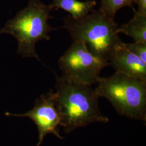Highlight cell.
<instances>
[{"instance_id": "7a4b0ae2", "label": "cell", "mask_w": 146, "mask_h": 146, "mask_svg": "<svg viewBox=\"0 0 146 146\" xmlns=\"http://www.w3.org/2000/svg\"><path fill=\"white\" fill-rule=\"evenodd\" d=\"M63 22L62 28L68 31L73 41L84 42L93 55L104 62L109 63L116 45L122 41L117 23L100 9L79 19L69 15Z\"/></svg>"}, {"instance_id": "30bf717a", "label": "cell", "mask_w": 146, "mask_h": 146, "mask_svg": "<svg viewBox=\"0 0 146 146\" xmlns=\"http://www.w3.org/2000/svg\"><path fill=\"white\" fill-rule=\"evenodd\" d=\"M134 1V0H102L100 10L108 19L114 20L116 12L122 8L129 7L135 12Z\"/></svg>"}, {"instance_id": "3957f363", "label": "cell", "mask_w": 146, "mask_h": 146, "mask_svg": "<svg viewBox=\"0 0 146 146\" xmlns=\"http://www.w3.org/2000/svg\"><path fill=\"white\" fill-rule=\"evenodd\" d=\"M49 5L39 0H30L28 5L15 17L7 21L0 30V34L12 35L18 43L17 53L25 58H36L40 61L35 50L36 43L40 40H50L48 34L57 29L50 26L48 21L54 17Z\"/></svg>"}, {"instance_id": "7c38bea8", "label": "cell", "mask_w": 146, "mask_h": 146, "mask_svg": "<svg viewBox=\"0 0 146 146\" xmlns=\"http://www.w3.org/2000/svg\"><path fill=\"white\" fill-rule=\"evenodd\" d=\"M134 3L138 5L137 11L134 13L139 15L146 17V0H134Z\"/></svg>"}, {"instance_id": "52a82bcc", "label": "cell", "mask_w": 146, "mask_h": 146, "mask_svg": "<svg viewBox=\"0 0 146 146\" xmlns=\"http://www.w3.org/2000/svg\"><path fill=\"white\" fill-rule=\"evenodd\" d=\"M109 63L115 72L146 81V63L129 51L122 41L116 45Z\"/></svg>"}, {"instance_id": "ba28073f", "label": "cell", "mask_w": 146, "mask_h": 146, "mask_svg": "<svg viewBox=\"0 0 146 146\" xmlns=\"http://www.w3.org/2000/svg\"><path fill=\"white\" fill-rule=\"evenodd\" d=\"M49 6L52 10L58 11L62 9L68 12L74 19H79L88 14L96 5L95 1L85 2L78 0H52Z\"/></svg>"}, {"instance_id": "8992f818", "label": "cell", "mask_w": 146, "mask_h": 146, "mask_svg": "<svg viewBox=\"0 0 146 146\" xmlns=\"http://www.w3.org/2000/svg\"><path fill=\"white\" fill-rule=\"evenodd\" d=\"M14 115L28 117L34 121L38 131L37 146L41 144L48 134H53L58 139H62L58 131V127L60 125V117L55 93H53L52 90L37 99L34 107L31 110L23 114Z\"/></svg>"}, {"instance_id": "5b68a950", "label": "cell", "mask_w": 146, "mask_h": 146, "mask_svg": "<svg viewBox=\"0 0 146 146\" xmlns=\"http://www.w3.org/2000/svg\"><path fill=\"white\" fill-rule=\"evenodd\" d=\"M58 63L62 76L90 86L98 84L101 70L110 66V63L104 62L93 55L81 41H73Z\"/></svg>"}, {"instance_id": "6da1fadb", "label": "cell", "mask_w": 146, "mask_h": 146, "mask_svg": "<svg viewBox=\"0 0 146 146\" xmlns=\"http://www.w3.org/2000/svg\"><path fill=\"white\" fill-rule=\"evenodd\" d=\"M55 100L60 125L66 133L95 122L107 123L109 119L100 110L99 96L91 86L55 74Z\"/></svg>"}, {"instance_id": "277c9868", "label": "cell", "mask_w": 146, "mask_h": 146, "mask_svg": "<svg viewBox=\"0 0 146 146\" xmlns=\"http://www.w3.org/2000/svg\"><path fill=\"white\" fill-rule=\"evenodd\" d=\"M98 84L96 94L108 100L119 114L146 121V81L115 72Z\"/></svg>"}, {"instance_id": "8fae6325", "label": "cell", "mask_w": 146, "mask_h": 146, "mask_svg": "<svg viewBox=\"0 0 146 146\" xmlns=\"http://www.w3.org/2000/svg\"><path fill=\"white\" fill-rule=\"evenodd\" d=\"M124 44L129 51L146 63V42H134L132 43H124Z\"/></svg>"}, {"instance_id": "9c48e42d", "label": "cell", "mask_w": 146, "mask_h": 146, "mask_svg": "<svg viewBox=\"0 0 146 146\" xmlns=\"http://www.w3.org/2000/svg\"><path fill=\"white\" fill-rule=\"evenodd\" d=\"M119 31L131 37L134 42H146V17L135 13L128 23L119 27Z\"/></svg>"}]
</instances>
